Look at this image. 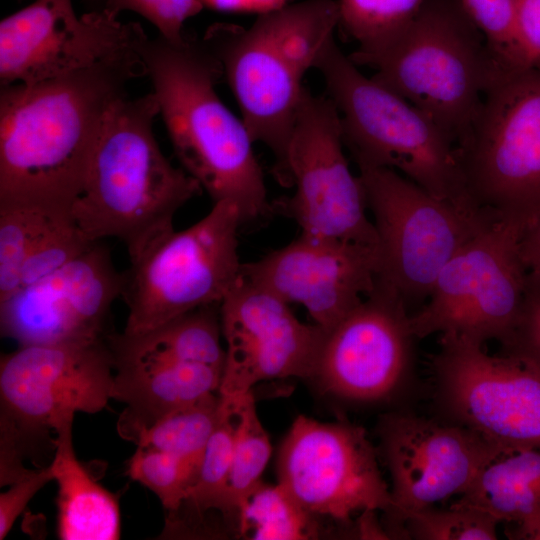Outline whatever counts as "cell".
<instances>
[{
	"instance_id": "obj_12",
	"label": "cell",
	"mask_w": 540,
	"mask_h": 540,
	"mask_svg": "<svg viewBox=\"0 0 540 540\" xmlns=\"http://www.w3.org/2000/svg\"><path fill=\"white\" fill-rule=\"evenodd\" d=\"M431 361L442 418L505 445L540 447V361L517 351L440 335Z\"/></svg>"
},
{
	"instance_id": "obj_36",
	"label": "cell",
	"mask_w": 540,
	"mask_h": 540,
	"mask_svg": "<svg viewBox=\"0 0 540 540\" xmlns=\"http://www.w3.org/2000/svg\"><path fill=\"white\" fill-rule=\"evenodd\" d=\"M53 480L50 465L31 470L0 494V539H4L28 502Z\"/></svg>"
},
{
	"instance_id": "obj_35",
	"label": "cell",
	"mask_w": 540,
	"mask_h": 540,
	"mask_svg": "<svg viewBox=\"0 0 540 540\" xmlns=\"http://www.w3.org/2000/svg\"><path fill=\"white\" fill-rule=\"evenodd\" d=\"M203 8L198 0H105L103 6L114 15L125 10L138 13L158 29L159 35L173 43L183 41L185 21Z\"/></svg>"
},
{
	"instance_id": "obj_24",
	"label": "cell",
	"mask_w": 540,
	"mask_h": 540,
	"mask_svg": "<svg viewBox=\"0 0 540 540\" xmlns=\"http://www.w3.org/2000/svg\"><path fill=\"white\" fill-rule=\"evenodd\" d=\"M220 305L203 306L139 334L107 336L113 361H179L223 370L226 352L221 344Z\"/></svg>"
},
{
	"instance_id": "obj_11",
	"label": "cell",
	"mask_w": 540,
	"mask_h": 540,
	"mask_svg": "<svg viewBox=\"0 0 540 540\" xmlns=\"http://www.w3.org/2000/svg\"><path fill=\"white\" fill-rule=\"evenodd\" d=\"M114 363L107 338L20 345L1 358V442L24 456L76 412L96 413L112 399Z\"/></svg>"
},
{
	"instance_id": "obj_29",
	"label": "cell",
	"mask_w": 540,
	"mask_h": 540,
	"mask_svg": "<svg viewBox=\"0 0 540 540\" xmlns=\"http://www.w3.org/2000/svg\"><path fill=\"white\" fill-rule=\"evenodd\" d=\"M236 400L238 424L228 481V506L237 531L241 507L262 483L271 456V444L261 424L252 392Z\"/></svg>"
},
{
	"instance_id": "obj_19",
	"label": "cell",
	"mask_w": 540,
	"mask_h": 540,
	"mask_svg": "<svg viewBox=\"0 0 540 540\" xmlns=\"http://www.w3.org/2000/svg\"><path fill=\"white\" fill-rule=\"evenodd\" d=\"M226 357L219 394L236 398L262 381L310 378L324 330L242 275L219 306Z\"/></svg>"
},
{
	"instance_id": "obj_38",
	"label": "cell",
	"mask_w": 540,
	"mask_h": 540,
	"mask_svg": "<svg viewBox=\"0 0 540 540\" xmlns=\"http://www.w3.org/2000/svg\"><path fill=\"white\" fill-rule=\"evenodd\" d=\"M516 39L521 64L540 60V0H514Z\"/></svg>"
},
{
	"instance_id": "obj_37",
	"label": "cell",
	"mask_w": 540,
	"mask_h": 540,
	"mask_svg": "<svg viewBox=\"0 0 540 540\" xmlns=\"http://www.w3.org/2000/svg\"><path fill=\"white\" fill-rule=\"evenodd\" d=\"M503 350L517 351L540 361V287L527 284L517 329Z\"/></svg>"
},
{
	"instance_id": "obj_3",
	"label": "cell",
	"mask_w": 540,
	"mask_h": 540,
	"mask_svg": "<svg viewBox=\"0 0 540 540\" xmlns=\"http://www.w3.org/2000/svg\"><path fill=\"white\" fill-rule=\"evenodd\" d=\"M157 115L153 92L110 106L71 210L88 240L116 238L130 261L174 231L176 212L202 190L162 153L153 133Z\"/></svg>"
},
{
	"instance_id": "obj_23",
	"label": "cell",
	"mask_w": 540,
	"mask_h": 540,
	"mask_svg": "<svg viewBox=\"0 0 540 540\" xmlns=\"http://www.w3.org/2000/svg\"><path fill=\"white\" fill-rule=\"evenodd\" d=\"M455 502L498 523L529 521L540 512V447L497 443Z\"/></svg>"
},
{
	"instance_id": "obj_2",
	"label": "cell",
	"mask_w": 540,
	"mask_h": 540,
	"mask_svg": "<svg viewBox=\"0 0 540 540\" xmlns=\"http://www.w3.org/2000/svg\"><path fill=\"white\" fill-rule=\"evenodd\" d=\"M136 51L182 169L213 203H234L243 224L269 214L273 207L254 142L242 119L218 96L223 68L203 40L186 34L173 43L161 35H144Z\"/></svg>"
},
{
	"instance_id": "obj_31",
	"label": "cell",
	"mask_w": 540,
	"mask_h": 540,
	"mask_svg": "<svg viewBox=\"0 0 540 540\" xmlns=\"http://www.w3.org/2000/svg\"><path fill=\"white\" fill-rule=\"evenodd\" d=\"M197 472L198 468L178 456L138 446L127 465L128 476L159 498L168 519L183 505Z\"/></svg>"
},
{
	"instance_id": "obj_15",
	"label": "cell",
	"mask_w": 540,
	"mask_h": 540,
	"mask_svg": "<svg viewBox=\"0 0 540 540\" xmlns=\"http://www.w3.org/2000/svg\"><path fill=\"white\" fill-rule=\"evenodd\" d=\"M105 9L78 17L72 0H35L0 23V83L35 84L136 51L144 36Z\"/></svg>"
},
{
	"instance_id": "obj_39",
	"label": "cell",
	"mask_w": 540,
	"mask_h": 540,
	"mask_svg": "<svg viewBox=\"0 0 540 540\" xmlns=\"http://www.w3.org/2000/svg\"><path fill=\"white\" fill-rule=\"evenodd\" d=\"M217 11L265 14L287 5L289 0H198Z\"/></svg>"
},
{
	"instance_id": "obj_42",
	"label": "cell",
	"mask_w": 540,
	"mask_h": 540,
	"mask_svg": "<svg viewBox=\"0 0 540 540\" xmlns=\"http://www.w3.org/2000/svg\"><path fill=\"white\" fill-rule=\"evenodd\" d=\"M95 10H101L104 6L105 0H85Z\"/></svg>"
},
{
	"instance_id": "obj_27",
	"label": "cell",
	"mask_w": 540,
	"mask_h": 540,
	"mask_svg": "<svg viewBox=\"0 0 540 540\" xmlns=\"http://www.w3.org/2000/svg\"><path fill=\"white\" fill-rule=\"evenodd\" d=\"M319 520L305 511L278 483H261L243 504L237 533L254 540L311 539L319 535Z\"/></svg>"
},
{
	"instance_id": "obj_9",
	"label": "cell",
	"mask_w": 540,
	"mask_h": 540,
	"mask_svg": "<svg viewBox=\"0 0 540 540\" xmlns=\"http://www.w3.org/2000/svg\"><path fill=\"white\" fill-rule=\"evenodd\" d=\"M524 228L496 221L468 240L438 275L427 302L410 314L415 338L437 334L508 346L527 290Z\"/></svg>"
},
{
	"instance_id": "obj_6",
	"label": "cell",
	"mask_w": 540,
	"mask_h": 540,
	"mask_svg": "<svg viewBox=\"0 0 540 540\" xmlns=\"http://www.w3.org/2000/svg\"><path fill=\"white\" fill-rule=\"evenodd\" d=\"M314 68L339 112L343 142L358 166L392 169L464 212L486 217L466 192L455 143L430 117L362 74L334 38Z\"/></svg>"
},
{
	"instance_id": "obj_25",
	"label": "cell",
	"mask_w": 540,
	"mask_h": 540,
	"mask_svg": "<svg viewBox=\"0 0 540 540\" xmlns=\"http://www.w3.org/2000/svg\"><path fill=\"white\" fill-rule=\"evenodd\" d=\"M237 424L236 400L220 396L215 427L207 442L196 478L179 511L190 508L195 516L201 518L208 511H218L234 525L228 506V481Z\"/></svg>"
},
{
	"instance_id": "obj_30",
	"label": "cell",
	"mask_w": 540,
	"mask_h": 540,
	"mask_svg": "<svg viewBox=\"0 0 540 540\" xmlns=\"http://www.w3.org/2000/svg\"><path fill=\"white\" fill-rule=\"evenodd\" d=\"M339 24L359 43L357 51H370L399 34L416 16L425 0H337Z\"/></svg>"
},
{
	"instance_id": "obj_43",
	"label": "cell",
	"mask_w": 540,
	"mask_h": 540,
	"mask_svg": "<svg viewBox=\"0 0 540 540\" xmlns=\"http://www.w3.org/2000/svg\"><path fill=\"white\" fill-rule=\"evenodd\" d=\"M539 515H540V512H539L538 514H536L533 518H535V517H537V516H539ZM533 518H531V519H533ZM531 519H530V520H531ZM527 522H528V521H527ZM525 523H526V522H525Z\"/></svg>"
},
{
	"instance_id": "obj_40",
	"label": "cell",
	"mask_w": 540,
	"mask_h": 540,
	"mask_svg": "<svg viewBox=\"0 0 540 540\" xmlns=\"http://www.w3.org/2000/svg\"><path fill=\"white\" fill-rule=\"evenodd\" d=\"M520 252L526 270L540 262V217L523 231Z\"/></svg>"
},
{
	"instance_id": "obj_22",
	"label": "cell",
	"mask_w": 540,
	"mask_h": 540,
	"mask_svg": "<svg viewBox=\"0 0 540 540\" xmlns=\"http://www.w3.org/2000/svg\"><path fill=\"white\" fill-rule=\"evenodd\" d=\"M72 423L67 420L56 429L50 464L58 485V536L62 540L119 539L117 498L98 484L76 458Z\"/></svg>"
},
{
	"instance_id": "obj_5",
	"label": "cell",
	"mask_w": 540,
	"mask_h": 540,
	"mask_svg": "<svg viewBox=\"0 0 540 540\" xmlns=\"http://www.w3.org/2000/svg\"><path fill=\"white\" fill-rule=\"evenodd\" d=\"M349 57L373 68V80L424 112L455 146L502 66L459 0H425L390 41Z\"/></svg>"
},
{
	"instance_id": "obj_28",
	"label": "cell",
	"mask_w": 540,
	"mask_h": 540,
	"mask_svg": "<svg viewBox=\"0 0 540 540\" xmlns=\"http://www.w3.org/2000/svg\"><path fill=\"white\" fill-rule=\"evenodd\" d=\"M71 211L0 206V302L19 287L23 266L41 238Z\"/></svg>"
},
{
	"instance_id": "obj_14",
	"label": "cell",
	"mask_w": 540,
	"mask_h": 540,
	"mask_svg": "<svg viewBox=\"0 0 540 540\" xmlns=\"http://www.w3.org/2000/svg\"><path fill=\"white\" fill-rule=\"evenodd\" d=\"M378 456L362 427L300 415L279 450L278 483L318 520L351 526L363 512L392 508Z\"/></svg>"
},
{
	"instance_id": "obj_7",
	"label": "cell",
	"mask_w": 540,
	"mask_h": 540,
	"mask_svg": "<svg viewBox=\"0 0 540 540\" xmlns=\"http://www.w3.org/2000/svg\"><path fill=\"white\" fill-rule=\"evenodd\" d=\"M456 155L479 211L524 229L540 217V60L499 68Z\"/></svg>"
},
{
	"instance_id": "obj_10",
	"label": "cell",
	"mask_w": 540,
	"mask_h": 540,
	"mask_svg": "<svg viewBox=\"0 0 540 540\" xmlns=\"http://www.w3.org/2000/svg\"><path fill=\"white\" fill-rule=\"evenodd\" d=\"M358 167L378 237V279L407 307L427 299L450 259L496 221L470 215L392 169Z\"/></svg>"
},
{
	"instance_id": "obj_17",
	"label": "cell",
	"mask_w": 540,
	"mask_h": 540,
	"mask_svg": "<svg viewBox=\"0 0 540 540\" xmlns=\"http://www.w3.org/2000/svg\"><path fill=\"white\" fill-rule=\"evenodd\" d=\"M403 299L378 279L375 290L328 331L311 379L355 402L388 398L407 379L415 339Z\"/></svg>"
},
{
	"instance_id": "obj_4",
	"label": "cell",
	"mask_w": 540,
	"mask_h": 540,
	"mask_svg": "<svg viewBox=\"0 0 540 540\" xmlns=\"http://www.w3.org/2000/svg\"><path fill=\"white\" fill-rule=\"evenodd\" d=\"M338 24L337 0H304L261 14L247 28L215 23L202 38L222 65L251 139L271 151L274 176L286 187L303 78Z\"/></svg>"
},
{
	"instance_id": "obj_18",
	"label": "cell",
	"mask_w": 540,
	"mask_h": 540,
	"mask_svg": "<svg viewBox=\"0 0 540 540\" xmlns=\"http://www.w3.org/2000/svg\"><path fill=\"white\" fill-rule=\"evenodd\" d=\"M123 271L96 241L78 257L0 302L1 335L20 345L106 339Z\"/></svg>"
},
{
	"instance_id": "obj_34",
	"label": "cell",
	"mask_w": 540,
	"mask_h": 540,
	"mask_svg": "<svg viewBox=\"0 0 540 540\" xmlns=\"http://www.w3.org/2000/svg\"><path fill=\"white\" fill-rule=\"evenodd\" d=\"M464 11L486 40L502 66L519 60L514 0H459Z\"/></svg>"
},
{
	"instance_id": "obj_33",
	"label": "cell",
	"mask_w": 540,
	"mask_h": 540,
	"mask_svg": "<svg viewBox=\"0 0 540 540\" xmlns=\"http://www.w3.org/2000/svg\"><path fill=\"white\" fill-rule=\"evenodd\" d=\"M92 243L94 242L88 240L78 228L72 213L64 216L41 238L28 256L16 291L66 265Z\"/></svg>"
},
{
	"instance_id": "obj_8",
	"label": "cell",
	"mask_w": 540,
	"mask_h": 540,
	"mask_svg": "<svg viewBox=\"0 0 540 540\" xmlns=\"http://www.w3.org/2000/svg\"><path fill=\"white\" fill-rule=\"evenodd\" d=\"M243 225L234 203L216 202L199 221L172 231L130 261L123 271L121 298L128 308L123 332L143 333L194 309L220 305L241 276Z\"/></svg>"
},
{
	"instance_id": "obj_1",
	"label": "cell",
	"mask_w": 540,
	"mask_h": 540,
	"mask_svg": "<svg viewBox=\"0 0 540 540\" xmlns=\"http://www.w3.org/2000/svg\"><path fill=\"white\" fill-rule=\"evenodd\" d=\"M137 52L35 84L0 89V206L71 211L105 115L134 78Z\"/></svg>"
},
{
	"instance_id": "obj_20",
	"label": "cell",
	"mask_w": 540,
	"mask_h": 540,
	"mask_svg": "<svg viewBox=\"0 0 540 540\" xmlns=\"http://www.w3.org/2000/svg\"><path fill=\"white\" fill-rule=\"evenodd\" d=\"M379 271L377 246L303 234L242 265L244 277L288 304L303 306L324 331L375 290Z\"/></svg>"
},
{
	"instance_id": "obj_26",
	"label": "cell",
	"mask_w": 540,
	"mask_h": 540,
	"mask_svg": "<svg viewBox=\"0 0 540 540\" xmlns=\"http://www.w3.org/2000/svg\"><path fill=\"white\" fill-rule=\"evenodd\" d=\"M219 392L188 407L168 413L152 424L133 431L126 439L178 456L199 469L207 442L215 427Z\"/></svg>"
},
{
	"instance_id": "obj_16",
	"label": "cell",
	"mask_w": 540,
	"mask_h": 540,
	"mask_svg": "<svg viewBox=\"0 0 540 540\" xmlns=\"http://www.w3.org/2000/svg\"><path fill=\"white\" fill-rule=\"evenodd\" d=\"M377 432L391 480L387 516L395 535L408 515L463 494L497 445L444 418L407 412L384 415Z\"/></svg>"
},
{
	"instance_id": "obj_13",
	"label": "cell",
	"mask_w": 540,
	"mask_h": 540,
	"mask_svg": "<svg viewBox=\"0 0 540 540\" xmlns=\"http://www.w3.org/2000/svg\"><path fill=\"white\" fill-rule=\"evenodd\" d=\"M343 144L335 104L305 86L287 155L294 193L273 209L291 217L303 235L378 247L362 182L351 172Z\"/></svg>"
},
{
	"instance_id": "obj_41",
	"label": "cell",
	"mask_w": 540,
	"mask_h": 540,
	"mask_svg": "<svg viewBox=\"0 0 540 540\" xmlns=\"http://www.w3.org/2000/svg\"><path fill=\"white\" fill-rule=\"evenodd\" d=\"M527 284L540 287V262L527 269Z\"/></svg>"
},
{
	"instance_id": "obj_32",
	"label": "cell",
	"mask_w": 540,
	"mask_h": 540,
	"mask_svg": "<svg viewBox=\"0 0 540 540\" xmlns=\"http://www.w3.org/2000/svg\"><path fill=\"white\" fill-rule=\"evenodd\" d=\"M498 524L480 510L454 502L445 509L431 507L408 515L401 535L417 540H494Z\"/></svg>"
},
{
	"instance_id": "obj_21",
	"label": "cell",
	"mask_w": 540,
	"mask_h": 540,
	"mask_svg": "<svg viewBox=\"0 0 540 540\" xmlns=\"http://www.w3.org/2000/svg\"><path fill=\"white\" fill-rule=\"evenodd\" d=\"M114 363L112 399L124 402L118 431L127 438L158 418L219 392L223 370L179 361Z\"/></svg>"
}]
</instances>
